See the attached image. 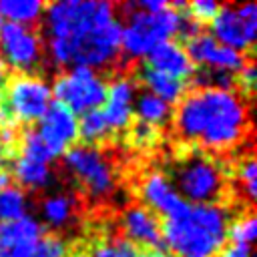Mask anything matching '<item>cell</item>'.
<instances>
[{
  "instance_id": "30",
  "label": "cell",
  "mask_w": 257,
  "mask_h": 257,
  "mask_svg": "<svg viewBox=\"0 0 257 257\" xmlns=\"http://www.w3.org/2000/svg\"><path fill=\"white\" fill-rule=\"evenodd\" d=\"M185 10H189V18L195 20L197 24L201 22H211L219 10V4L213 0H197L185 6Z\"/></svg>"
},
{
  "instance_id": "26",
  "label": "cell",
  "mask_w": 257,
  "mask_h": 257,
  "mask_svg": "<svg viewBox=\"0 0 257 257\" xmlns=\"http://www.w3.org/2000/svg\"><path fill=\"white\" fill-rule=\"evenodd\" d=\"M20 157H26L30 161L44 163V165H50L54 161V155L48 151V147L42 143V139L38 137L36 131H26L22 135V141H20Z\"/></svg>"
},
{
  "instance_id": "4",
  "label": "cell",
  "mask_w": 257,
  "mask_h": 257,
  "mask_svg": "<svg viewBox=\"0 0 257 257\" xmlns=\"http://www.w3.org/2000/svg\"><path fill=\"white\" fill-rule=\"evenodd\" d=\"M183 16L185 14L171 4L157 14L139 10L135 2L126 4V22L120 30V52L128 58L149 56L157 44L167 42L181 32Z\"/></svg>"
},
{
  "instance_id": "34",
  "label": "cell",
  "mask_w": 257,
  "mask_h": 257,
  "mask_svg": "<svg viewBox=\"0 0 257 257\" xmlns=\"http://www.w3.org/2000/svg\"><path fill=\"white\" fill-rule=\"evenodd\" d=\"M135 6L143 12H149V14H157L165 8H169V2H163V0H141V2H135Z\"/></svg>"
},
{
  "instance_id": "23",
  "label": "cell",
  "mask_w": 257,
  "mask_h": 257,
  "mask_svg": "<svg viewBox=\"0 0 257 257\" xmlns=\"http://www.w3.org/2000/svg\"><path fill=\"white\" fill-rule=\"evenodd\" d=\"M28 195L18 185H8L0 189V223L16 221L28 215Z\"/></svg>"
},
{
  "instance_id": "33",
  "label": "cell",
  "mask_w": 257,
  "mask_h": 257,
  "mask_svg": "<svg viewBox=\"0 0 257 257\" xmlns=\"http://www.w3.org/2000/svg\"><path fill=\"white\" fill-rule=\"evenodd\" d=\"M217 257H253V253H251V247H247V245L229 243V245H223L219 249Z\"/></svg>"
},
{
  "instance_id": "25",
  "label": "cell",
  "mask_w": 257,
  "mask_h": 257,
  "mask_svg": "<svg viewBox=\"0 0 257 257\" xmlns=\"http://www.w3.org/2000/svg\"><path fill=\"white\" fill-rule=\"evenodd\" d=\"M255 235H257V219L253 213H243L235 217L227 227V237L231 239V243H237V245L251 247V243L255 241Z\"/></svg>"
},
{
  "instance_id": "24",
  "label": "cell",
  "mask_w": 257,
  "mask_h": 257,
  "mask_svg": "<svg viewBox=\"0 0 257 257\" xmlns=\"http://www.w3.org/2000/svg\"><path fill=\"white\" fill-rule=\"evenodd\" d=\"M78 137L84 141V145H90V147H96L98 143H102L110 137V131H108V126L102 118L100 108H94V110H88V112L80 114V118H78Z\"/></svg>"
},
{
  "instance_id": "29",
  "label": "cell",
  "mask_w": 257,
  "mask_h": 257,
  "mask_svg": "<svg viewBox=\"0 0 257 257\" xmlns=\"http://www.w3.org/2000/svg\"><path fill=\"white\" fill-rule=\"evenodd\" d=\"M32 257H66V243L58 235H42Z\"/></svg>"
},
{
  "instance_id": "9",
  "label": "cell",
  "mask_w": 257,
  "mask_h": 257,
  "mask_svg": "<svg viewBox=\"0 0 257 257\" xmlns=\"http://www.w3.org/2000/svg\"><path fill=\"white\" fill-rule=\"evenodd\" d=\"M4 104L16 122L40 120L52 104V86L38 74H18L6 84Z\"/></svg>"
},
{
  "instance_id": "15",
  "label": "cell",
  "mask_w": 257,
  "mask_h": 257,
  "mask_svg": "<svg viewBox=\"0 0 257 257\" xmlns=\"http://www.w3.org/2000/svg\"><path fill=\"white\" fill-rule=\"evenodd\" d=\"M44 227L36 217L0 223V257H32Z\"/></svg>"
},
{
  "instance_id": "18",
  "label": "cell",
  "mask_w": 257,
  "mask_h": 257,
  "mask_svg": "<svg viewBox=\"0 0 257 257\" xmlns=\"http://www.w3.org/2000/svg\"><path fill=\"white\" fill-rule=\"evenodd\" d=\"M78 211V201L72 193H52L40 201V221L52 229L68 227Z\"/></svg>"
},
{
  "instance_id": "27",
  "label": "cell",
  "mask_w": 257,
  "mask_h": 257,
  "mask_svg": "<svg viewBox=\"0 0 257 257\" xmlns=\"http://www.w3.org/2000/svg\"><path fill=\"white\" fill-rule=\"evenodd\" d=\"M237 183L243 191V195L247 197V201H255L257 197V165L253 157H247L241 161L239 169H237Z\"/></svg>"
},
{
  "instance_id": "2",
  "label": "cell",
  "mask_w": 257,
  "mask_h": 257,
  "mask_svg": "<svg viewBox=\"0 0 257 257\" xmlns=\"http://www.w3.org/2000/svg\"><path fill=\"white\" fill-rule=\"evenodd\" d=\"M177 133L209 151H231L249 131V108L233 88H197L185 94L175 114Z\"/></svg>"
},
{
  "instance_id": "35",
  "label": "cell",
  "mask_w": 257,
  "mask_h": 257,
  "mask_svg": "<svg viewBox=\"0 0 257 257\" xmlns=\"http://www.w3.org/2000/svg\"><path fill=\"white\" fill-rule=\"evenodd\" d=\"M14 124H16L14 116L10 114V110L6 108V104L0 102V131H10V128H14Z\"/></svg>"
},
{
  "instance_id": "32",
  "label": "cell",
  "mask_w": 257,
  "mask_h": 257,
  "mask_svg": "<svg viewBox=\"0 0 257 257\" xmlns=\"http://www.w3.org/2000/svg\"><path fill=\"white\" fill-rule=\"evenodd\" d=\"M133 135H135L137 145H141V147H149V145H153V143L157 141V128L147 126V124H141V122H139V126L135 128Z\"/></svg>"
},
{
  "instance_id": "12",
  "label": "cell",
  "mask_w": 257,
  "mask_h": 257,
  "mask_svg": "<svg viewBox=\"0 0 257 257\" xmlns=\"http://www.w3.org/2000/svg\"><path fill=\"white\" fill-rule=\"evenodd\" d=\"M38 137L54 155H64L78 139V116L60 102H52L40 118Z\"/></svg>"
},
{
  "instance_id": "17",
  "label": "cell",
  "mask_w": 257,
  "mask_h": 257,
  "mask_svg": "<svg viewBox=\"0 0 257 257\" xmlns=\"http://www.w3.org/2000/svg\"><path fill=\"white\" fill-rule=\"evenodd\" d=\"M147 58H149L147 66H151L153 70H159L163 74L175 76V78L185 80V82L195 72V64L187 56L185 48L175 40H167V42L157 44Z\"/></svg>"
},
{
  "instance_id": "36",
  "label": "cell",
  "mask_w": 257,
  "mask_h": 257,
  "mask_svg": "<svg viewBox=\"0 0 257 257\" xmlns=\"http://www.w3.org/2000/svg\"><path fill=\"white\" fill-rule=\"evenodd\" d=\"M131 257H173V255L163 249H145V251H135Z\"/></svg>"
},
{
  "instance_id": "5",
  "label": "cell",
  "mask_w": 257,
  "mask_h": 257,
  "mask_svg": "<svg viewBox=\"0 0 257 257\" xmlns=\"http://www.w3.org/2000/svg\"><path fill=\"white\" fill-rule=\"evenodd\" d=\"M177 193L189 205L215 203L225 187V171L219 161L205 153H191L173 169V181Z\"/></svg>"
},
{
  "instance_id": "22",
  "label": "cell",
  "mask_w": 257,
  "mask_h": 257,
  "mask_svg": "<svg viewBox=\"0 0 257 257\" xmlns=\"http://www.w3.org/2000/svg\"><path fill=\"white\" fill-rule=\"evenodd\" d=\"M44 8L40 0H2L0 18H6L10 24L32 26L42 18Z\"/></svg>"
},
{
  "instance_id": "28",
  "label": "cell",
  "mask_w": 257,
  "mask_h": 257,
  "mask_svg": "<svg viewBox=\"0 0 257 257\" xmlns=\"http://www.w3.org/2000/svg\"><path fill=\"white\" fill-rule=\"evenodd\" d=\"M137 249L126 239H106L94 245L92 255L88 257H131Z\"/></svg>"
},
{
  "instance_id": "19",
  "label": "cell",
  "mask_w": 257,
  "mask_h": 257,
  "mask_svg": "<svg viewBox=\"0 0 257 257\" xmlns=\"http://www.w3.org/2000/svg\"><path fill=\"white\" fill-rule=\"evenodd\" d=\"M139 76H141V82L145 84L147 92L155 94L157 98L165 100L167 104L181 102V98L185 96V90H187V82L185 80H179L175 76H169V74H163L159 70H153L151 66L141 68Z\"/></svg>"
},
{
  "instance_id": "37",
  "label": "cell",
  "mask_w": 257,
  "mask_h": 257,
  "mask_svg": "<svg viewBox=\"0 0 257 257\" xmlns=\"http://www.w3.org/2000/svg\"><path fill=\"white\" fill-rule=\"evenodd\" d=\"M4 84H6V66H4V62L0 60V90H2Z\"/></svg>"
},
{
  "instance_id": "21",
  "label": "cell",
  "mask_w": 257,
  "mask_h": 257,
  "mask_svg": "<svg viewBox=\"0 0 257 257\" xmlns=\"http://www.w3.org/2000/svg\"><path fill=\"white\" fill-rule=\"evenodd\" d=\"M133 114L139 116L141 124L159 128V126H163V124H167L171 120L173 110H171V104H167L165 100L157 98L155 94L141 92V94H137V100H135V106H133Z\"/></svg>"
},
{
  "instance_id": "10",
  "label": "cell",
  "mask_w": 257,
  "mask_h": 257,
  "mask_svg": "<svg viewBox=\"0 0 257 257\" xmlns=\"http://www.w3.org/2000/svg\"><path fill=\"white\" fill-rule=\"evenodd\" d=\"M44 44L40 34L32 26L2 24L0 26V60L22 74L36 68L42 60Z\"/></svg>"
},
{
  "instance_id": "6",
  "label": "cell",
  "mask_w": 257,
  "mask_h": 257,
  "mask_svg": "<svg viewBox=\"0 0 257 257\" xmlns=\"http://www.w3.org/2000/svg\"><path fill=\"white\" fill-rule=\"evenodd\" d=\"M62 165L70 179L78 183L92 201H102L116 189L114 167L98 147L74 145L64 153Z\"/></svg>"
},
{
  "instance_id": "3",
  "label": "cell",
  "mask_w": 257,
  "mask_h": 257,
  "mask_svg": "<svg viewBox=\"0 0 257 257\" xmlns=\"http://www.w3.org/2000/svg\"><path fill=\"white\" fill-rule=\"evenodd\" d=\"M229 213L217 203L189 205V209L161 227L173 257H217L225 245Z\"/></svg>"
},
{
  "instance_id": "20",
  "label": "cell",
  "mask_w": 257,
  "mask_h": 257,
  "mask_svg": "<svg viewBox=\"0 0 257 257\" xmlns=\"http://www.w3.org/2000/svg\"><path fill=\"white\" fill-rule=\"evenodd\" d=\"M12 175L22 191H44L54 183V171L50 165L36 163L26 157H18L12 163Z\"/></svg>"
},
{
  "instance_id": "1",
  "label": "cell",
  "mask_w": 257,
  "mask_h": 257,
  "mask_svg": "<svg viewBox=\"0 0 257 257\" xmlns=\"http://www.w3.org/2000/svg\"><path fill=\"white\" fill-rule=\"evenodd\" d=\"M48 56L56 66L106 68L120 56L122 24L104 0H58L44 8Z\"/></svg>"
},
{
  "instance_id": "7",
  "label": "cell",
  "mask_w": 257,
  "mask_h": 257,
  "mask_svg": "<svg viewBox=\"0 0 257 257\" xmlns=\"http://www.w3.org/2000/svg\"><path fill=\"white\" fill-rule=\"evenodd\" d=\"M52 96H56L60 104H64L78 116L98 108L104 102L106 80L94 68L70 66L62 74H58L52 86Z\"/></svg>"
},
{
  "instance_id": "38",
  "label": "cell",
  "mask_w": 257,
  "mask_h": 257,
  "mask_svg": "<svg viewBox=\"0 0 257 257\" xmlns=\"http://www.w3.org/2000/svg\"><path fill=\"white\" fill-rule=\"evenodd\" d=\"M4 157H6V147L2 145V141H0V169H2V163H4Z\"/></svg>"
},
{
  "instance_id": "40",
  "label": "cell",
  "mask_w": 257,
  "mask_h": 257,
  "mask_svg": "<svg viewBox=\"0 0 257 257\" xmlns=\"http://www.w3.org/2000/svg\"><path fill=\"white\" fill-rule=\"evenodd\" d=\"M0 26H2V18H0Z\"/></svg>"
},
{
  "instance_id": "39",
  "label": "cell",
  "mask_w": 257,
  "mask_h": 257,
  "mask_svg": "<svg viewBox=\"0 0 257 257\" xmlns=\"http://www.w3.org/2000/svg\"><path fill=\"white\" fill-rule=\"evenodd\" d=\"M72 257H88V255H84V253H76V255H72Z\"/></svg>"
},
{
  "instance_id": "16",
  "label": "cell",
  "mask_w": 257,
  "mask_h": 257,
  "mask_svg": "<svg viewBox=\"0 0 257 257\" xmlns=\"http://www.w3.org/2000/svg\"><path fill=\"white\" fill-rule=\"evenodd\" d=\"M120 229L133 247L143 245V247L157 249V245H161V241H163L161 221L157 219L155 213H151L143 205H133V207L124 209V213L120 217Z\"/></svg>"
},
{
  "instance_id": "13",
  "label": "cell",
  "mask_w": 257,
  "mask_h": 257,
  "mask_svg": "<svg viewBox=\"0 0 257 257\" xmlns=\"http://www.w3.org/2000/svg\"><path fill=\"white\" fill-rule=\"evenodd\" d=\"M139 195L145 203L143 207H147L151 213L163 215L167 221L181 217L189 209V203L183 201L171 179L161 171H151L143 177L139 185Z\"/></svg>"
},
{
  "instance_id": "31",
  "label": "cell",
  "mask_w": 257,
  "mask_h": 257,
  "mask_svg": "<svg viewBox=\"0 0 257 257\" xmlns=\"http://www.w3.org/2000/svg\"><path fill=\"white\" fill-rule=\"evenodd\" d=\"M237 84L241 86V90L245 94H251L255 90L257 84V74H255V66L251 62H247L239 72H237Z\"/></svg>"
},
{
  "instance_id": "14",
  "label": "cell",
  "mask_w": 257,
  "mask_h": 257,
  "mask_svg": "<svg viewBox=\"0 0 257 257\" xmlns=\"http://www.w3.org/2000/svg\"><path fill=\"white\" fill-rule=\"evenodd\" d=\"M137 94V82L131 76H116L110 84H106V96L100 112L110 135L128 128Z\"/></svg>"
},
{
  "instance_id": "11",
  "label": "cell",
  "mask_w": 257,
  "mask_h": 257,
  "mask_svg": "<svg viewBox=\"0 0 257 257\" xmlns=\"http://www.w3.org/2000/svg\"><path fill=\"white\" fill-rule=\"evenodd\" d=\"M185 52L193 64H199L207 70L225 72V74L239 72L247 64L243 52H237L229 46H223L209 32H199V34L187 38Z\"/></svg>"
},
{
  "instance_id": "8",
  "label": "cell",
  "mask_w": 257,
  "mask_h": 257,
  "mask_svg": "<svg viewBox=\"0 0 257 257\" xmlns=\"http://www.w3.org/2000/svg\"><path fill=\"white\" fill-rule=\"evenodd\" d=\"M211 36L237 52L249 50L257 40V4H225L219 6L211 20Z\"/></svg>"
}]
</instances>
